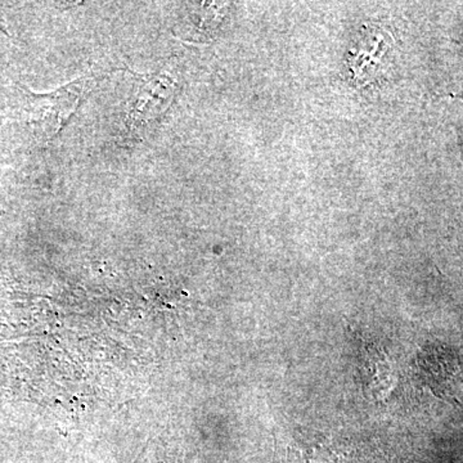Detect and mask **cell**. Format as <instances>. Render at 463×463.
<instances>
[{"label": "cell", "instance_id": "1", "mask_svg": "<svg viewBox=\"0 0 463 463\" xmlns=\"http://www.w3.org/2000/svg\"><path fill=\"white\" fill-rule=\"evenodd\" d=\"M94 81H96L94 78H81L50 94H42V96L33 94L36 114H38L36 123L41 127L43 137L52 138L63 129Z\"/></svg>", "mask_w": 463, "mask_h": 463}, {"label": "cell", "instance_id": "2", "mask_svg": "<svg viewBox=\"0 0 463 463\" xmlns=\"http://www.w3.org/2000/svg\"><path fill=\"white\" fill-rule=\"evenodd\" d=\"M175 91V81L169 75H155L146 80L137 91L132 108L128 112L129 134L137 136L145 132L149 124L166 111Z\"/></svg>", "mask_w": 463, "mask_h": 463}]
</instances>
